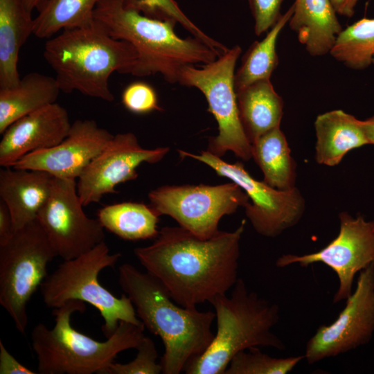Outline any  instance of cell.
<instances>
[{"instance_id":"ac0fdd59","label":"cell","mask_w":374,"mask_h":374,"mask_svg":"<svg viewBox=\"0 0 374 374\" xmlns=\"http://www.w3.org/2000/svg\"><path fill=\"white\" fill-rule=\"evenodd\" d=\"M54 178L39 170L13 167L0 170V199L10 209L15 230L37 219L49 197Z\"/></svg>"},{"instance_id":"f546056e","label":"cell","mask_w":374,"mask_h":374,"mask_svg":"<svg viewBox=\"0 0 374 374\" xmlns=\"http://www.w3.org/2000/svg\"><path fill=\"white\" fill-rule=\"evenodd\" d=\"M136 357L127 364L112 362L103 374H159L163 368L157 363L158 353L152 339L144 337L136 348Z\"/></svg>"},{"instance_id":"7c38bea8","label":"cell","mask_w":374,"mask_h":374,"mask_svg":"<svg viewBox=\"0 0 374 374\" xmlns=\"http://www.w3.org/2000/svg\"><path fill=\"white\" fill-rule=\"evenodd\" d=\"M338 217L339 233L326 247L303 255L283 254L275 263L280 268L294 264L307 267L317 262L330 267L339 280L333 303L346 300L353 293L356 274L374 264V220L367 221L361 214L354 217L346 211Z\"/></svg>"},{"instance_id":"8d00e7d4","label":"cell","mask_w":374,"mask_h":374,"mask_svg":"<svg viewBox=\"0 0 374 374\" xmlns=\"http://www.w3.org/2000/svg\"><path fill=\"white\" fill-rule=\"evenodd\" d=\"M362 123L368 144L374 145V116L362 121Z\"/></svg>"},{"instance_id":"5bb4252c","label":"cell","mask_w":374,"mask_h":374,"mask_svg":"<svg viewBox=\"0 0 374 374\" xmlns=\"http://www.w3.org/2000/svg\"><path fill=\"white\" fill-rule=\"evenodd\" d=\"M374 334V264L362 269L355 291L329 325L320 326L306 343L304 359L313 364L367 344Z\"/></svg>"},{"instance_id":"d590c367","label":"cell","mask_w":374,"mask_h":374,"mask_svg":"<svg viewBox=\"0 0 374 374\" xmlns=\"http://www.w3.org/2000/svg\"><path fill=\"white\" fill-rule=\"evenodd\" d=\"M337 15L351 17L359 0H330Z\"/></svg>"},{"instance_id":"d6986e66","label":"cell","mask_w":374,"mask_h":374,"mask_svg":"<svg viewBox=\"0 0 374 374\" xmlns=\"http://www.w3.org/2000/svg\"><path fill=\"white\" fill-rule=\"evenodd\" d=\"M317 163L337 166L350 151L368 144L362 121L341 109L318 115L314 123Z\"/></svg>"},{"instance_id":"484cf974","label":"cell","mask_w":374,"mask_h":374,"mask_svg":"<svg viewBox=\"0 0 374 374\" xmlns=\"http://www.w3.org/2000/svg\"><path fill=\"white\" fill-rule=\"evenodd\" d=\"M293 6L282 15L261 41L254 42L242 57L241 65L235 71V91L262 80H270L278 64L276 43L278 35L293 14Z\"/></svg>"},{"instance_id":"cb8c5ba5","label":"cell","mask_w":374,"mask_h":374,"mask_svg":"<svg viewBox=\"0 0 374 374\" xmlns=\"http://www.w3.org/2000/svg\"><path fill=\"white\" fill-rule=\"evenodd\" d=\"M252 158L263 173V181L271 187L288 190L296 187V163L286 137L275 127L251 144Z\"/></svg>"},{"instance_id":"e575fe53","label":"cell","mask_w":374,"mask_h":374,"mask_svg":"<svg viewBox=\"0 0 374 374\" xmlns=\"http://www.w3.org/2000/svg\"><path fill=\"white\" fill-rule=\"evenodd\" d=\"M15 231L10 209L7 204L0 199V245L6 242Z\"/></svg>"},{"instance_id":"9c48e42d","label":"cell","mask_w":374,"mask_h":374,"mask_svg":"<svg viewBox=\"0 0 374 374\" xmlns=\"http://www.w3.org/2000/svg\"><path fill=\"white\" fill-rule=\"evenodd\" d=\"M241 53L236 45L201 68L186 66L179 73L178 83L198 89L217 123L218 134L209 138L207 150L219 157L231 151L247 161L252 158L251 143L240 121L234 85L235 65Z\"/></svg>"},{"instance_id":"d4e9b609","label":"cell","mask_w":374,"mask_h":374,"mask_svg":"<svg viewBox=\"0 0 374 374\" xmlns=\"http://www.w3.org/2000/svg\"><path fill=\"white\" fill-rule=\"evenodd\" d=\"M103 227L121 239L156 238L159 231L158 213L144 203L125 202L105 206L97 213Z\"/></svg>"},{"instance_id":"277c9868","label":"cell","mask_w":374,"mask_h":374,"mask_svg":"<svg viewBox=\"0 0 374 374\" xmlns=\"http://www.w3.org/2000/svg\"><path fill=\"white\" fill-rule=\"evenodd\" d=\"M44 57L54 71L61 91H77L112 102L110 76L114 72L131 75L138 55L131 44L113 38L94 19L48 38Z\"/></svg>"},{"instance_id":"8992f818","label":"cell","mask_w":374,"mask_h":374,"mask_svg":"<svg viewBox=\"0 0 374 374\" xmlns=\"http://www.w3.org/2000/svg\"><path fill=\"white\" fill-rule=\"evenodd\" d=\"M213 307L217 331L206 348L192 359L184 369L187 374H224L232 358L251 347L266 346L280 350L283 341L271 329L279 320V308L250 291L238 278L230 296H215Z\"/></svg>"},{"instance_id":"7a4b0ae2","label":"cell","mask_w":374,"mask_h":374,"mask_svg":"<svg viewBox=\"0 0 374 374\" xmlns=\"http://www.w3.org/2000/svg\"><path fill=\"white\" fill-rule=\"evenodd\" d=\"M93 17L110 36L135 48L134 76L159 73L168 82L178 83L185 66L208 64L221 55L198 38L179 37L175 31L178 21L144 0H100Z\"/></svg>"},{"instance_id":"ffe728a7","label":"cell","mask_w":374,"mask_h":374,"mask_svg":"<svg viewBox=\"0 0 374 374\" xmlns=\"http://www.w3.org/2000/svg\"><path fill=\"white\" fill-rule=\"evenodd\" d=\"M289 25L312 56L330 53L343 30L330 0H295Z\"/></svg>"},{"instance_id":"e0dca14e","label":"cell","mask_w":374,"mask_h":374,"mask_svg":"<svg viewBox=\"0 0 374 374\" xmlns=\"http://www.w3.org/2000/svg\"><path fill=\"white\" fill-rule=\"evenodd\" d=\"M71 125L67 111L57 103L19 118L2 134L0 165L12 167L30 152L59 144L68 135Z\"/></svg>"},{"instance_id":"5b68a950","label":"cell","mask_w":374,"mask_h":374,"mask_svg":"<svg viewBox=\"0 0 374 374\" xmlns=\"http://www.w3.org/2000/svg\"><path fill=\"white\" fill-rule=\"evenodd\" d=\"M84 302L71 300L54 308L52 329L37 324L30 335L32 349L40 374H103L117 355L136 349L145 337L143 323L120 321L105 341H97L74 329L71 318L75 312H84Z\"/></svg>"},{"instance_id":"6da1fadb","label":"cell","mask_w":374,"mask_h":374,"mask_svg":"<svg viewBox=\"0 0 374 374\" xmlns=\"http://www.w3.org/2000/svg\"><path fill=\"white\" fill-rule=\"evenodd\" d=\"M245 220L233 231L200 238L181 226H165L154 242L134 250L139 262L185 308L226 294L238 279L240 242Z\"/></svg>"},{"instance_id":"2e32d148","label":"cell","mask_w":374,"mask_h":374,"mask_svg":"<svg viewBox=\"0 0 374 374\" xmlns=\"http://www.w3.org/2000/svg\"><path fill=\"white\" fill-rule=\"evenodd\" d=\"M113 136L94 120L78 119L59 144L30 152L12 167L42 170L55 178L76 179Z\"/></svg>"},{"instance_id":"9a60e30c","label":"cell","mask_w":374,"mask_h":374,"mask_svg":"<svg viewBox=\"0 0 374 374\" xmlns=\"http://www.w3.org/2000/svg\"><path fill=\"white\" fill-rule=\"evenodd\" d=\"M168 151L167 147L142 148L132 132L114 135L78 178L77 190L83 206L100 202L107 194L117 193V185L138 177L136 168L142 163H157Z\"/></svg>"},{"instance_id":"ba28073f","label":"cell","mask_w":374,"mask_h":374,"mask_svg":"<svg viewBox=\"0 0 374 374\" xmlns=\"http://www.w3.org/2000/svg\"><path fill=\"white\" fill-rule=\"evenodd\" d=\"M56 256L37 219L15 230L0 245V304L21 334L28 324V303L47 276L48 265Z\"/></svg>"},{"instance_id":"4316f807","label":"cell","mask_w":374,"mask_h":374,"mask_svg":"<svg viewBox=\"0 0 374 374\" xmlns=\"http://www.w3.org/2000/svg\"><path fill=\"white\" fill-rule=\"evenodd\" d=\"M100 1L42 0L34 19L33 35L38 38H50L64 30L91 24Z\"/></svg>"},{"instance_id":"3957f363","label":"cell","mask_w":374,"mask_h":374,"mask_svg":"<svg viewBox=\"0 0 374 374\" xmlns=\"http://www.w3.org/2000/svg\"><path fill=\"white\" fill-rule=\"evenodd\" d=\"M118 284L144 326L163 342L162 373H180L208 347L215 312L177 304L157 278L129 263L119 267Z\"/></svg>"},{"instance_id":"f1b7e54d","label":"cell","mask_w":374,"mask_h":374,"mask_svg":"<svg viewBox=\"0 0 374 374\" xmlns=\"http://www.w3.org/2000/svg\"><path fill=\"white\" fill-rule=\"evenodd\" d=\"M304 359V355L273 357L257 347L240 351L231 360L224 374H287Z\"/></svg>"},{"instance_id":"d6a6232c","label":"cell","mask_w":374,"mask_h":374,"mask_svg":"<svg viewBox=\"0 0 374 374\" xmlns=\"http://www.w3.org/2000/svg\"><path fill=\"white\" fill-rule=\"evenodd\" d=\"M145 2L149 6L157 8L174 17L178 23L181 24V25L192 35V36L201 39L215 49L220 48L221 43L206 35L203 30L193 24L181 10L175 1L145 0Z\"/></svg>"},{"instance_id":"836d02e7","label":"cell","mask_w":374,"mask_h":374,"mask_svg":"<svg viewBox=\"0 0 374 374\" xmlns=\"http://www.w3.org/2000/svg\"><path fill=\"white\" fill-rule=\"evenodd\" d=\"M37 373L21 364L8 352L0 341V374H35Z\"/></svg>"},{"instance_id":"30bf717a","label":"cell","mask_w":374,"mask_h":374,"mask_svg":"<svg viewBox=\"0 0 374 374\" xmlns=\"http://www.w3.org/2000/svg\"><path fill=\"white\" fill-rule=\"evenodd\" d=\"M148 198L159 215L170 216L203 239L220 231L218 224L224 215L250 202L247 194L233 181L216 186H163L151 190Z\"/></svg>"},{"instance_id":"1f68e13d","label":"cell","mask_w":374,"mask_h":374,"mask_svg":"<svg viewBox=\"0 0 374 374\" xmlns=\"http://www.w3.org/2000/svg\"><path fill=\"white\" fill-rule=\"evenodd\" d=\"M284 0H248L254 20L256 35L269 31L281 17L280 7Z\"/></svg>"},{"instance_id":"74e56055","label":"cell","mask_w":374,"mask_h":374,"mask_svg":"<svg viewBox=\"0 0 374 374\" xmlns=\"http://www.w3.org/2000/svg\"><path fill=\"white\" fill-rule=\"evenodd\" d=\"M42 0H21V3L28 13V15L32 16L33 10L37 8Z\"/></svg>"},{"instance_id":"4fadbf2b","label":"cell","mask_w":374,"mask_h":374,"mask_svg":"<svg viewBox=\"0 0 374 374\" xmlns=\"http://www.w3.org/2000/svg\"><path fill=\"white\" fill-rule=\"evenodd\" d=\"M82 207L75 179L55 177L37 220L63 260L75 258L105 241L104 228L98 219L88 217Z\"/></svg>"},{"instance_id":"603a6c76","label":"cell","mask_w":374,"mask_h":374,"mask_svg":"<svg viewBox=\"0 0 374 374\" xmlns=\"http://www.w3.org/2000/svg\"><path fill=\"white\" fill-rule=\"evenodd\" d=\"M33 31L34 19L21 0H0V88L19 81V51Z\"/></svg>"},{"instance_id":"f35d334b","label":"cell","mask_w":374,"mask_h":374,"mask_svg":"<svg viewBox=\"0 0 374 374\" xmlns=\"http://www.w3.org/2000/svg\"><path fill=\"white\" fill-rule=\"evenodd\" d=\"M372 64H374V55L373 56Z\"/></svg>"},{"instance_id":"52a82bcc","label":"cell","mask_w":374,"mask_h":374,"mask_svg":"<svg viewBox=\"0 0 374 374\" xmlns=\"http://www.w3.org/2000/svg\"><path fill=\"white\" fill-rule=\"evenodd\" d=\"M121 257V253H111L103 241L75 258L64 260L40 285L46 306L54 309L71 300L93 305L103 319L102 330L107 338L114 332L120 321L142 324L129 297L125 294L116 297L98 280L99 274L114 267Z\"/></svg>"},{"instance_id":"4dcf8cb0","label":"cell","mask_w":374,"mask_h":374,"mask_svg":"<svg viewBox=\"0 0 374 374\" xmlns=\"http://www.w3.org/2000/svg\"><path fill=\"white\" fill-rule=\"evenodd\" d=\"M122 103L127 110L137 114L162 110L154 89L143 82H135L127 86L122 93Z\"/></svg>"},{"instance_id":"83f0119b","label":"cell","mask_w":374,"mask_h":374,"mask_svg":"<svg viewBox=\"0 0 374 374\" xmlns=\"http://www.w3.org/2000/svg\"><path fill=\"white\" fill-rule=\"evenodd\" d=\"M330 54L351 69L368 68L374 55V19L362 18L343 29Z\"/></svg>"},{"instance_id":"44dd1931","label":"cell","mask_w":374,"mask_h":374,"mask_svg":"<svg viewBox=\"0 0 374 374\" xmlns=\"http://www.w3.org/2000/svg\"><path fill=\"white\" fill-rule=\"evenodd\" d=\"M61 90L55 78L32 72L10 87L0 88V134L19 118L56 103Z\"/></svg>"},{"instance_id":"8fae6325","label":"cell","mask_w":374,"mask_h":374,"mask_svg":"<svg viewBox=\"0 0 374 374\" xmlns=\"http://www.w3.org/2000/svg\"><path fill=\"white\" fill-rule=\"evenodd\" d=\"M182 157H190L211 167L220 177L238 184L250 202L245 214L254 230L267 238H276L296 225L305 211V199L298 188L280 190L256 180L240 162L227 163L206 151L199 154L178 150Z\"/></svg>"},{"instance_id":"7402d4cb","label":"cell","mask_w":374,"mask_h":374,"mask_svg":"<svg viewBox=\"0 0 374 374\" xmlns=\"http://www.w3.org/2000/svg\"><path fill=\"white\" fill-rule=\"evenodd\" d=\"M240 121L252 144L267 132L280 127L283 100L270 80H262L236 91Z\"/></svg>"}]
</instances>
